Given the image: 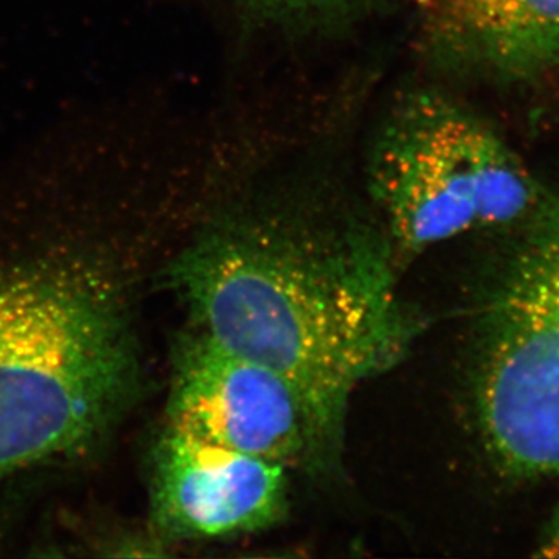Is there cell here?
I'll return each mask as SVG.
<instances>
[{
    "label": "cell",
    "instance_id": "6da1fadb",
    "mask_svg": "<svg viewBox=\"0 0 559 559\" xmlns=\"http://www.w3.org/2000/svg\"><path fill=\"white\" fill-rule=\"evenodd\" d=\"M170 275L194 331L277 371L341 433L352 393L403 359L419 331L384 231L353 221L234 213Z\"/></svg>",
    "mask_w": 559,
    "mask_h": 559
},
{
    "label": "cell",
    "instance_id": "7a4b0ae2",
    "mask_svg": "<svg viewBox=\"0 0 559 559\" xmlns=\"http://www.w3.org/2000/svg\"><path fill=\"white\" fill-rule=\"evenodd\" d=\"M138 381L112 285L83 264H0V479L90 447Z\"/></svg>",
    "mask_w": 559,
    "mask_h": 559
},
{
    "label": "cell",
    "instance_id": "3957f363",
    "mask_svg": "<svg viewBox=\"0 0 559 559\" xmlns=\"http://www.w3.org/2000/svg\"><path fill=\"white\" fill-rule=\"evenodd\" d=\"M367 187L393 252L525 223L544 191L480 119L439 92L399 102L373 139Z\"/></svg>",
    "mask_w": 559,
    "mask_h": 559
},
{
    "label": "cell",
    "instance_id": "277c9868",
    "mask_svg": "<svg viewBox=\"0 0 559 559\" xmlns=\"http://www.w3.org/2000/svg\"><path fill=\"white\" fill-rule=\"evenodd\" d=\"M480 301L471 395L485 451L510 479L559 476V198H547Z\"/></svg>",
    "mask_w": 559,
    "mask_h": 559
},
{
    "label": "cell",
    "instance_id": "5b68a950",
    "mask_svg": "<svg viewBox=\"0 0 559 559\" xmlns=\"http://www.w3.org/2000/svg\"><path fill=\"white\" fill-rule=\"evenodd\" d=\"M168 415L171 429L288 469L325 468L342 436L293 382L198 331L176 355Z\"/></svg>",
    "mask_w": 559,
    "mask_h": 559
},
{
    "label": "cell",
    "instance_id": "8992f818",
    "mask_svg": "<svg viewBox=\"0 0 559 559\" xmlns=\"http://www.w3.org/2000/svg\"><path fill=\"white\" fill-rule=\"evenodd\" d=\"M288 468L168 428L157 447L153 509L168 533L227 538L282 520Z\"/></svg>",
    "mask_w": 559,
    "mask_h": 559
},
{
    "label": "cell",
    "instance_id": "52a82bcc",
    "mask_svg": "<svg viewBox=\"0 0 559 559\" xmlns=\"http://www.w3.org/2000/svg\"><path fill=\"white\" fill-rule=\"evenodd\" d=\"M436 36L462 64L506 81L559 70V0H436Z\"/></svg>",
    "mask_w": 559,
    "mask_h": 559
},
{
    "label": "cell",
    "instance_id": "ba28073f",
    "mask_svg": "<svg viewBox=\"0 0 559 559\" xmlns=\"http://www.w3.org/2000/svg\"><path fill=\"white\" fill-rule=\"evenodd\" d=\"M272 21L286 24H325L344 20L369 7L373 0H246Z\"/></svg>",
    "mask_w": 559,
    "mask_h": 559
},
{
    "label": "cell",
    "instance_id": "9c48e42d",
    "mask_svg": "<svg viewBox=\"0 0 559 559\" xmlns=\"http://www.w3.org/2000/svg\"><path fill=\"white\" fill-rule=\"evenodd\" d=\"M535 558L559 559V496L536 543Z\"/></svg>",
    "mask_w": 559,
    "mask_h": 559
}]
</instances>
